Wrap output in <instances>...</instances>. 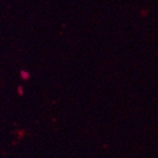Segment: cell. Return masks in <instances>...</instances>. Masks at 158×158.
<instances>
[{
	"label": "cell",
	"mask_w": 158,
	"mask_h": 158,
	"mask_svg": "<svg viewBox=\"0 0 158 158\" xmlns=\"http://www.w3.org/2000/svg\"><path fill=\"white\" fill-rule=\"evenodd\" d=\"M20 76L22 77L23 80H27V79H30V73L27 72V71L26 70H21V72H20Z\"/></svg>",
	"instance_id": "1"
},
{
	"label": "cell",
	"mask_w": 158,
	"mask_h": 158,
	"mask_svg": "<svg viewBox=\"0 0 158 158\" xmlns=\"http://www.w3.org/2000/svg\"><path fill=\"white\" fill-rule=\"evenodd\" d=\"M18 91H19V94H20V95H22V94H23V89H21V87H19V88H18Z\"/></svg>",
	"instance_id": "2"
}]
</instances>
